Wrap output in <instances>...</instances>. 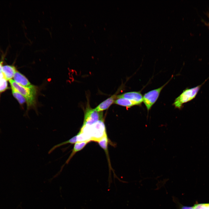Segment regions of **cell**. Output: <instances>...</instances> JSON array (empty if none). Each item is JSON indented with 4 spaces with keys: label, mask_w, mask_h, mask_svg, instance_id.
I'll list each match as a JSON object with an SVG mask.
<instances>
[{
    "label": "cell",
    "mask_w": 209,
    "mask_h": 209,
    "mask_svg": "<svg viewBox=\"0 0 209 209\" xmlns=\"http://www.w3.org/2000/svg\"><path fill=\"white\" fill-rule=\"evenodd\" d=\"M9 81L11 87L14 88L25 98L28 109L35 106L37 93L36 86L31 85L28 87H25L17 84L12 79Z\"/></svg>",
    "instance_id": "6da1fadb"
},
{
    "label": "cell",
    "mask_w": 209,
    "mask_h": 209,
    "mask_svg": "<svg viewBox=\"0 0 209 209\" xmlns=\"http://www.w3.org/2000/svg\"><path fill=\"white\" fill-rule=\"evenodd\" d=\"M205 82L196 87L190 89L187 88L184 90L182 93L175 99L173 105L176 108L180 109L183 104L193 99Z\"/></svg>",
    "instance_id": "7a4b0ae2"
},
{
    "label": "cell",
    "mask_w": 209,
    "mask_h": 209,
    "mask_svg": "<svg viewBox=\"0 0 209 209\" xmlns=\"http://www.w3.org/2000/svg\"><path fill=\"white\" fill-rule=\"evenodd\" d=\"M106 130L103 119L89 126V131L91 141L97 142L107 134Z\"/></svg>",
    "instance_id": "3957f363"
},
{
    "label": "cell",
    "mask_w": 209,
    "mask_h": 209,
    "mask_svg": "<svg viewBox=\"0 0 209 209\" xmlns=\"http://www.w3.org/2000/svg\"><path fill=\"white\" fill-rule=\"evenodd\" d=\"M102 112H98L92 108L88 104L85 109L82 126H90L103 119Z\"/></svg>",
    "instance_id": "277c9868"
},
{
    "label": "cell",
    "mask_w": 209,
    "mask_h": 209,
    "mask_svg": "<svg viewBox=\"0 0 209 209\" xmlns=\"http://www.w3.org/2000/svg\"><path fill=\"white\" fill-rule=\"evenodd\" d=\"M169 81L161 87L149 91L144 94L143 97V102L145 105L148 111H149L152 106L156 101L161 91Z\"/></svg>",
    "instance_id": "5b68a950"
},
{
    "label": "cell",
    "mask_w": 209,
    "mask_h": 209,
    "mask_svg": "<svg viewBox=\"0 0 209 209\" xmlns=\"http://www.w3.org/2000/svg\"><path fill=\"white\" fill-rule=\"evenodd\" d=\"M117 98H122L128 99L139 105L143 102V96L139 92L131 91L117 95Z\"/></svg>",
    "instance_id": "8992f818"
},
{
    "label": "cell",
    "mask_w": 209,
    "mask_h": 209,
    "mask_svg": "<svg viewBox=\"0 0 209 209\" xmlns=\"http://www.w3.org/2000/svg\"><path fill=\"white\" fill-rule=\"evenodd\" d=\"M116 93L105 100L99 104L95 109L98 111L102 112L108 109L110 106L114 103L115 101L117 98Z\"/></svg>",
    "instance_id": "52a82bcc"
},
{
    "label": "cell",
    "mask_w": 209,
    "mask_h": 209,
    "mask_svg": "<svg viewBox=\"0 0 209 209\" xmlns=\"http://www.w3.org/2000/svg\"><path fill=\"white\" fill-rule=\"evenodd\" d=\"M16 71L15 67L12 65H6L3 66L2 68V73L3 77L7 81L12 79Z\"/></svg>",
    "instance_id": "ba28073f"
},
{
    "label": "cell",
    "mask_w": 209,
    "mask_h": 209,
    "mask_svg": "<svg viewBox=\"0 0 209 209\" xmlns=\"http://www.w3.org/2000/svg\"><path fill=\"white\" fill-rule=\"evenodd\" d=\"M13 78L15 82L22 86L28 87L32 85L25 76L17 71L14 74Z\"/></svg>",
    "instance_id": "9c48e42d"
},
{
    "label": "cell",
    "mask_w": 209,
    "mask_h": 209,
    "mask_svg": "<svg viewBox=\"0 0 209 209\" xmlns=\"http://www.w3.org/2000/svg\"><path fill=\"white\" fill-rule=\"evenodd\" d=\"M89 142H78L75 144L72 152L66 161L65 164H68L71 159L78 152L82 149Z\"/></svg>",
    "instance_id": "30bf717a"
},
{
    "label": "cell",
    "mask_w": 209,
    "mask_h": 209,
    "mask_svg": "<svg viewBox=\"0 0 209 209\" xmlns=\"http://www.w3.org/2000/svg\"><path fill=\"white\" fill-rule=\"evenodd\" d=\"M114 103L128 108L134 105H137L134 102L122 98H120L116 99Z\"/></svg>",
    "instance_id": "8fae6325"
},
{
    "label": "cell",
    "mask_w": 209,
    "mask_h": 209,
    "mask_svg": "<svg viewBox=\"0 0 209 209\" xmlns=\"http://www.w3.org/2000/svg\"><path fill=\"white\" fill-rule=\"evenodd\" d=\"M77 142V135H76L67 140L55 145L49 150L48 152V154H51L55 149L62 145H65L69 143H71L72 144H75Z\"/></svg>",
    "instance_id": "7c38bea8"
},
{
    "label": "cell",
    "mask_w": 209,
    "mask_h": 209,
    "mask_svg": "<svg viewBox=\"0 0 209 209\" xmlns=\"http://www.w3.org/2000/svg\"><path fill=\"white\" fill-rule=\"evenodd\" d=\"M11 88L13 96L20 105H22L26 102V99L20 93L12 87H11Z\"/></svg>",
    "instance_id": "4fadbf2b"
},
{
    "label": "cell",
    "mask_w": 209,
    "mask_h": 209,
    "mask_svg": "<svg viewBox=\"0 0 209 209\" xmlns=\"http://www.w3.org/2000/svg\"><path fill=\"white\" fill-rule=\"evenodd\" d=\"M108 142L107 134L97 142L99 145L104 150L106 153H108Z\"/></svg>",
    "instance_id": "5bb4252c"
},
{
    "label": "cell",
    "mask_w": 209,
    "mask_h": 209,
    "mask_svg": "<svg viewBox=\"0 0 209 209\" xmlns=\"http://www.w3.org/2000/svg\"><path fill=\"white\" fill-rule=\"evenodd\" d=\"M8 89L7 80L3 78L0 80V93L3 92Z\"/></svg>",
    "instance_id": "9a60e30c"
},
{
    "label": "cell",
    "mask_w": 209,
    "mask_h": 209,
    "mask_svg": "<svg viewBox=\"0 0 209 209\" xmlns=\"http://www.w3.org/2000/svg\"><path fill=\"white\" fill-rule=\"evenodd\" d=\"M192 207L193 209H209V203H197Z\"/></svg>",
    "instance_id": "2e32d148"
},
{
    "label": "cell",
    "mask_w": 209,
    "mask_h": 209,
    "mask_svg": "<svg viewBox=\"0 0 209 209\" xmlns=\"http://www.w3.org/2000/svg\"><path fill=\"white\" fill-rule=\"evenodd\" d=\"M179 209H193V208L192 206H185L180 204L179 206Z\"/></svg>",
    "instance_id": "e0dca14e"
},
{
    "label": "cell",
    "mask_w": 209,
    "mask_h": 209,
    "mask_svg": "<svg viewBox=\"0 0 209 209\" xmlns=\"http://www.w3.org/2000/svg\"><path fill=\"white\" fill-rule=\"evenodd\" d=\"M4 78L2 72H0V80Z\"/></svg>",
    "instance_id": "ac0fdd59"
},
{
    "label": "cell",
    "mask_w": 209,
    "mask_h": 209,
    "mask_svg": "<svg viewBox=\"0 0 209 209\" xmlns=\"http://www.w3.org/2000/svg\"><path fill=\"white\" fill-rule=\"evenodd\" d=\"M2 66L1 63L0 62V72H2L1 70Z\"/></svg>",
    "instance_id": "d6986e66"
},
{
    "label": "cell",
    "mask_w": 209,
    "mask_h": 209,
    "mask_svg": "<svg viewBox=\"0 0 209 209\" xmlns=\"http://www.w3.org/2000/svg\"></svg>",
    "instance_id": "ffe728a7"
}]
</instances>
